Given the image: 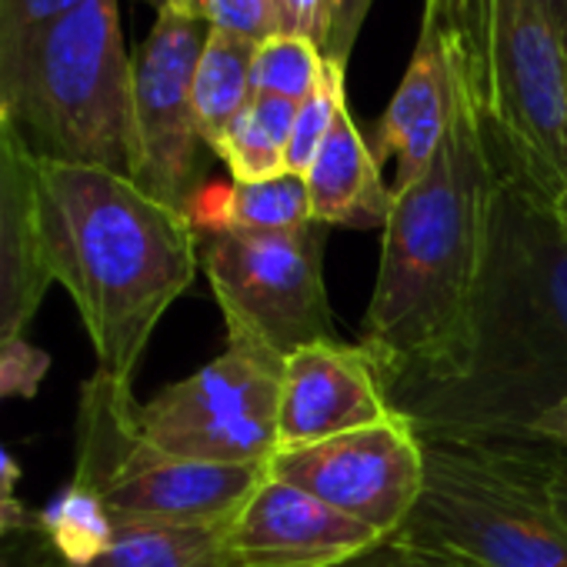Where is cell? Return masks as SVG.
Masks as SVG:
<instances>
[{
    "mask_svg": "<svg viewBox=\"0 0 567 567\" xmlns=\"http://www.w3.org/2000/svg\"><path fill=\"white\" fill-rule=\"evenodd\" d=\"M567 398V220L501 167L491 240L457 368L391 394L424 441L534 444Z\"/></svg>",
    "mask_w": 567,
    "mask_h": 567,
    "instance_id": "cell-1",
    "label": "cell"
},
{
    "mask_svg": "<svg viewBox=\"0 0 567 567\" xmlns=\"http://www.w3.org/2000/svg\"><path fill=\"white\" fill-rule=\"evenodd\" d=\"M447 134L417 181L394 190L378 284L361 321L388 394L447 378L481 284L501 161L454 64Z\"/></svg>",
    "mask_w": 567,
    "mask_h": 567,
    "instance_id": "cell-2",
    "label": "cell"
},
{
    "mask_svg": "<svg viewBox=\"0 0 567 567\" xmlns=\"http://www.w3.org/2000/svg\"><path fill=\"white\" fill-rule=\"evenodd\" d=\"M38 227L44 264L81 315L97 371L134 384L161 318L200 267L190 217L117 171L38 157Z\"/></svg>",
    "mask_w": 567,
    "mask_h": 567,
    "instance_id": "cell-3",
    "label": "cell"
},
{
    "mask_svg": "<svg viewBox=\"0 0 567 567\" xmlns=\"http://www.w3.org/2000/svg\"><path fill=\"white\" fill-rule=\"evenodd\" d=\"M501 167L567 194V54L534 0H424Z\"/></svg>",
    "mask_w": 567,
    "mask_h": 567,
    "instance_id": "cell-4",
    "label": "cell"
},
{
    "mask_svg": "<svg viewBox=\"0 0 567 567\" xmlns=\"http://www.w3.org/2000/svg\"><path fill=\"white\" fill-rule=\"evenodd\" d=\"M34 157L134 171V58L117 0H87L34 34L0 87Z\"/></svg>",
    "mask_w": 567,
    "mask_h": 567,
    "instance_id": "cell-5",
    "label": "cell"
},
{
    "mask_svg": "<svg viewBox=\"0 0 567 567\" xmlns=\"http://www.w3.org/2000/svg\"><path fill=\"white\" fill-rule=\"evenodd\" d=\"M544 451L424 441V491L394 537L477 567H567V524L547 497Z\"/></svg>",
    "mask_w": 567,
    "mask_h": 567,
    "instance_id": "cell-6",
    "label": "cell"
},
{
    "mask_svg": "<svg viewBox=\"0 0 567 567\" xmlns=\"http://www.w3.org/2000/svg\"><path fill=\"white\" fill-rule=\"evenodd\" d=\"M134 384L94 371L78 394L74 477L114 524H227L267 464H197L154 447L137 421Z\"/></svg>",
    "mask_w": 567,
    "mask_h": 567,
    "instance_id": "cell-7",
    "label": "cell"
},
{
    "mask_svg": "<svg viewBox=\"0 0 567 567\" xmlns=\"http://www.w3.org/2000/svg\"><path fill=\"white\" fill-rule=\"evenodd\" d=\"M324 224L298 230L200 234V270L224 315L227 338L288 361L295 351L334 338L324 284Z\"/></svg>",
    "mask_w": 567,
    "mask_h": 567,
    "instance_id": "cell-8",
    "label": "cell"
},
{
    "mask_svg": "<svg viewBox=\"0 0 567 567\" xmlns=\"http://www.w3.org/2000/svg\"><path fill=\"white\" fill-rule=\"evenodd\" d=\"M280 374V358L227 338L220 358L137 408L141 431L181 461L267 464L277 451Z\"/></svg>",
    "mask_w": 567,
    "mask_h": 567,
    "instance_id": "cell-9",
    "label": "cell"
},
{
    "mask_svg": "<svg viewBox=\"0 0 567 567\" xmlns=\"http://www.w3.org/2000/svg\"><path fill=\"white\" fill-rule=\"evenodd\" d=\"M207 31L204 18L164 8L134 58L131 181L181 214H187L194 197L204 190V151H210L200 137L190 97Z\"/></svg>",
    "mask_w": 567,
    "mask_h": 567,
    "instance_id": "cell-10",
    "label": "cell"
},
{
    "mask_svg": "<svg viewBox=\"0 0 567 567\" xmlns=\"http://www.w3.org/2000/svg\"><path fill=\"white\" fill-rule=\"evenodd\" d=\"M267 474L394 537L424 491V437L398 411L318 444L280 447L267 457Z\"/></svg>",
    "mask_w": 567,
    "mask_h": 567,
    "instance_id": "cell-11",
    "label": "cell"
},
{
    "mask_svg": "<svg viewBox=\"0 0 567 567\" xmlns=\"http://www.w3.org/2000/svg\"><path fill=\"white\" fill-rule=\"evenodd\" d=\"M381 540L388 537L270 474L224 524L230 567H338Z\"/></svg>",
    "mask_w": 567,
    "mask_h": 567,
    "instance_id": "cell-12",
    "label": "cell"
},
{
    "mask_svg": "<svg viewBox=\"0 0 567 567\" xmlns=\"http://www.w3.org/2000/svg\"><path fill=\"white\" fill-rule=\"evenodd\" d=\"M394 411L384 378L364 344L321 341L284 361L277 404V451L318 444Z\"/></svg>",
    "mask_w": 567,
    "mask_h": 567,
    "instance_id": "cell-13",
    "label": "cell"
},
{
    "mask_svg": "<svg viewBox=\"0 0 567 567\" xmlns=\"http://www.w3.org/2000/svg\"><path fill=\"white\" fill-rule=\"evenodd\" d=\"M51 284L38 227V157L11 124L0 137V348L24 338Z\"/></svg>",
    "mask_w": 567,
    "mask_h": 567,
    "instance_id": "cell-14",
    "label": "cell"
},
{
    "mask_svg": "<svg viewBox=\"0 0 567 567\" xmlns=\"http://www.w3.org/2000/svg\"><path fill=\"white\" fill-rule=\"evenodd\" d=\"M454 107V74L444 48V34L431 4H424L421 34L408 61L404 81L398 84L384 117L378 121V144L371 147L378 164L394 157L398 174L391 190L408 187L434 161Z\"/></svg>",
    "mask_w": 567,
    "mask_h": 567,
    "instance_id": "cell-15",
    "label": "cell"
},
{
    "mask_svg": "<svg viewBox=\"0 0 567 567\" xmlns=\"http://www.w3.org/2000/svg\"><path fill=\"white\" fill-rule=\"evenodd\" d=\"M311 190V214L324 227H384L394 190L381 177V164L358 131L351 107L341 111L328 141L305 171Z\"/></svg>",
    "mask_w": 567,
    "mask_h": 567,
    "instance_id": "cell-16",
    "label": "cell"
},
{
    "mask_svg": "<svg viewBox=\"0 0 567 567\" xmlns=\"http://www.w3.org/2000/svg\"><path fill=\"white\" fill-rule=\"evenodd\" d=\"M187 217L197 234H277L315 224L308 181L291 171L267 181H230L227 187H207L194 197Z\"/></svg>",
    "mask_w": 567,
    "mask_h": 567,
    "instance_id": "cell-17",
    "label": "cell"
},
{
    "mask_svg": "<svg viewBox=\"0 0 567 567\" xmlns=\"http://www.w3.org/2000/svg\"><path fill=\"white\" fill-rule=\"evenodd\" d=\"M34 567H68L34 534ZM87 567H230L224 524H124Z\"/></svg>",
    "mask_w": 567,
    "mask_h": 567,
    "instance_id": "cell-18",
    "label": "cell"
},
{
    "mask_svg": "<svg viewBox=\"0 0 567 567\" xmlns=\"http://www.w3.org/2000/svg\"><path fill=\"white\" fill-rule=\"evenodd\" d=\"M254 41H244L227 31H207V41L200 48L197 68H194V114L204 144L214 154V144L224 137V131L234 124V117L250 104V64H254Z\"/></svg>",
    "mask_w": 567,
    "mask_h": 567,
    "instance_id": "cell-19",
    "label": "cell"
},
{
    "mask_svg": "<svg viewBox=\"0 0 567 567\" xmlns=\"http://www.w3.org/2000/svg\"><path fill=\"white\" fill-rule=\"evenodd\" d=\"M295 114V101L264 94L250 97V104L214 144V154L227 164L230 181H267L288 171V141Z\"/></svg>",
    "mask_w": 567,
    "mask_h": 567,
    "instance_id": "cell-20",
    "label": "cell"
},
{
    "mask_svg": "<svg viewBox=\"0 0 567 567\" xmlns=\"http://www.w3.org/2000/svg\"><path fill=\"white\" fill-rule=\"evenodd\" d=\"M31 530L61 564L87 567L114 544L117 524L91 487L71 481L48 507L31 514Z\"/></svg>",
    "mask_w": 567,
    "mask_h": 567,
    "instance_id": "cell-21",
    "label": "cell"
},
{
    "mask_svg": "<svg viewBox=\"0 0 567 567\" xmlns=\"http://www.w3.org/2000/svg\"><path fill=\"white\" fill-rule=\"evenodd\" d=\"M324 74V51L301 34H274L254 51L250 87L264 97L301 104Z\"/></svg>",
    "mask_w": 567,
    "mask_h": 567,
    "instance_id": "cell-22",
    "label": "cell"
},
{
    "mask_svg": "<svg viewBox=\"0 0 567 567\" xmlns=\"http://www.w3.org/2000/svg\"><path fill=\"white\" fill-rule=\"evenodd\" d=\"M344 107H348V68L324 58V74H321L318 87L298 104V114H295V127H291V141H288V171L291 174L305 177V171L311 167L315 154L328 141V134L338 124Z\"/></svg>",
    "mask_w": 567,
    "mask_h": 567,
    "instance_id": "cell-23",
    "label": "cell"
},
{
    "mask_svg": "<svg viewBox=\"0 0 567 567\" xmlns=\"http://www.w3.org/2000/svg\"><path fill=\"white\" fill-rule=\"evenodd\" d=\"M81 4L87 0H0V87L14 74L28 41Z\"/></svg>",
    "mask_w": 567,
    "mask_h": 567,
    "instance_id": "cell-24",
    "label": "cell"
},
{
    "mask_svg": "<svg viewBox=\"0 0 567 567\" xmlns=\"http://www.w3.org/2000/svg\"><path fill=\"white\" fill-rule=\"evenodd\" d=\"M51 371V354L28 338H14L0 348V401L8 398H38Z\"/></svg>",
    "mask_w": 567,
    "mask_h": 567,
    "instance_id": "cell-25",
    "label": "cell"
},
{
    "mask_svg": "<svg viewBox=\"0 0 567 567\" xmlns=\"http://www.w3.org/2000/svg\"><path fill=\"white\" fill-rule=\"evenodd\" d=\"M204 21L214 31H227L254 44H264L267 38L280 34L270 0H207Z\"/></svg>",
    "mask_w": 567,
    "mask_h": 567,
    "instance_id": "cell-26",
    "label": "cell"
},
{
    "mask_svg": "<svg viewBox=\"0 0 567 567\" xmlns=\"http://www.w3.org/2000/svg\"><path fill=\"white\" fill-rule=\"evenodd\" d=\"M338 567H477V564L454 557L447 550H437V547L411 544L404 537H388V540L374 544L371 550H364V554H358Z\"/></svg>",
    "mask_w": 567,
    "mask_h": 567,
    "instance_id": "cell-27",
    "label": "cell"
},
{
    "mask_svg": "<svg viewBox=\"0 0 567 567\" xmlns=\"http://www.w3.org/2000/svg\"><path fill=\"white\" fill-rule=\"evenodd\" d=\"M270 8H274L280 34L311 38L324 51L328 21H331V0H270Z\"/></svg>",
    "mask_w": 567,
    "mask_h": 567,
    "instance_id": "cell-28",
    "label": "cell"
},
{
    "mask_svg": "<svg viewBox=\"0 0 567 567\" xmlns=\"http://www.w3.org/2000/svg\"><path fill=\"white\" fill-rule=\"evenodd\" d=\"M371 4H374V0H331V21H328V41H324V58L328 61H338V64L348 68Z\"/></svg>",
    "mask_w": 567,
    "mask_h": 567,
    "instance_id": "cell-29",
    "label": "cell"
},
{
    "mask_svg": "<svg viewBox=\"0 0 567 567\" xmlns=\"http://www.w3.org/2000/svg\"><path fill=\"white\" fill-rule=\"evenodd\" d=\"M18 484H21V464L4 444H0V540L24 530L34 514L18 497Z\"/></svg>",
    "mask_w": 567,
    "mask_h": 567,
    "instance_id": "cell-30",
    "label": "cell"
},
{
    "mask_svg": "<svg viewBox=\"0 0 567 567\" xmlns=\"http://www.w3.org/2000/svg\"><path fill=\"white\" fill-rule=\"evenodd\" d=\"M544 477H547V497L560 520L567 524V454L547 447L544 451Z\"/></svg>",
    "mask_w": 567,
    "mask_h": 567,
    "instance_id": "cell-31",
    "label": "cell"
},
{
    "mask_svg": "<svg viewBox=\"0 0 567 567\" xmlns=\"http://www.w3.org/2000/svg\"><path fill=\"white\" fill-rule=\"evenodd\" d=\"M534 444L567 454V398L534 424Z\"/></svg>",
    "mask_w": 567,
    "mask_h": 567,
    "instance_id": "cell-32",
    "label": "cell"
},
{
    "mask_svg": "<svg viewBox=\"0 0 567 567\" xmlns=\"http://www.w3.org/2000/svg\"><path fill=\"white\" fill-rule=\"evenodd\" d=\"M534 4L544 11L547 24L554 28L557 41H560V48L567 54V0H534Z\"/></svg>",
    "mask_w": 567,
    "mask_h": 567,
    "instance_id": "cell-33",
    "label": "cell"
},
{
    "mask_svg": "<svg viewBox=\"0 0 567 567\" xmlns=\"http://www.w3.org/2000/svg\"><path fill=\"white\" fill-rule=\"evenodd\" d=\"M171 8H177V11H184V14H194V18H204L207 0H174Z\"/></svg>",
    "mask_w": 567,
    "mask_h": 567,
    "instance_id": "cell-34",
    "label": "cell"
},
{
    "mask_svg": "<svg viewBox=\"0 0 567 567\" xmlns=\"http://www.w3.org/2000/svg\"><path fill=\"white\" fill-rule=\"evenodd\" d=\"M8 127H11V114H8L4 101H0V137H4V134H8Z\"/></svg>",
    "mask_w": 567,
    "mask_h": 567,
    "instance_id": "cell-35",
    "label": "cell"
},
{
    "mask_svg": "<svg viewBox=\"0 0 567 567\" xmlns=\"http://www.w3.org/2000/svg\"><path fill=\"white\" fill-rule=\"evenodd\" d=\"M144 4H151L154 11H164V8H171V4H174V0H144Z\"/></svg>",
    "mask_w": 567,
    "mask_h": 567,
    "instance_id": "cell-36",
    "label": "cell"
},
{
    "mask_svg": "<svg viewBox=\"0 0 567 567\" xmlns=\"http://www.w3.org/2000/svg\"><path fill=\"white\" fill-rule=\"evenodd\" d=\"M554 207H557V210H560V217L567 220V194H564V197H560V200H557Z\"/></svg>",
    "mask_w": 567,
    "mask_h": 567,
    "instance_id": "cell-37",
    "label": "cell"
}]
</instances>
